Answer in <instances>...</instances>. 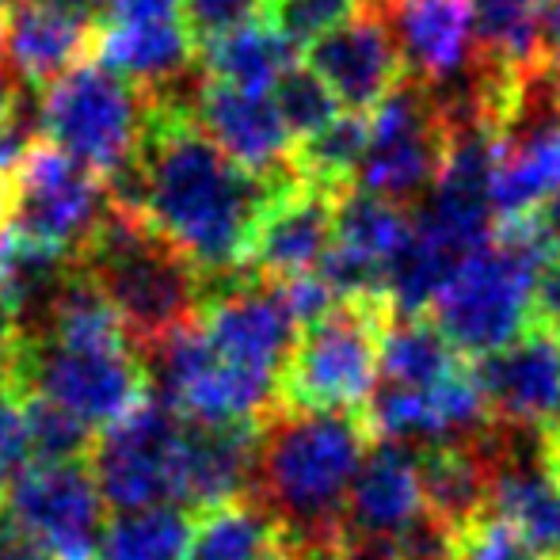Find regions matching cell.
<instances>
[{"instance_id": "37", "label": "cell", "mask_w": 560, "mask_h": 560, "mask_svg": "<svg viewBox=\"0 0 560 560\" xmlns=\"http://www.w3.org/2000/svg\"><path fill=\"white\" fill-rule=\"evenodd\" d=\"M104 23H153V20H176L179 0H104Z\"/></svg>"}, {"instance_id": "16", "label": "cell", "mask_w": 560, "mask_h": 560, "mask_svg": "<svg viewBox=\"0 0 560 560\" xmlns=\"http://www.w3.org/2000/svg\"><path fill=\"white\" fill-rule=\"evenodd\" d=\"M336 195L339 191L310 184L298 172L282 179L259 214L244 271L271 282L317 271L325 252L332 248Z\"/></svg>"}, {"instance_id": "27", "label": "cell", "mask_w": 560, "mask_h": 560, "mask_svg": "<svg viewBox=\"0 0 560 560\" xmlns=\"http://www.w3.org/2000/svg\"><path fill=\"white\" fill-rule=\"evenodd\" d=\"M195 515L179 503L115 511L100 534V560H187Z\"/></svg>"}, {"instance_id": "1", "label": "cell", "mask_w": 560, "mask_h": 560, "mask_svg": "<svg viewBox=\"0 0 560 560\" xmlns=\"http://www.w3.org/2000/svg\"><path fill=\"white\" fill-rule=\"evenodd\" d=\"M187 100L184 92L149 96L138 161L107 191L115 207L145 218L210 287L244 275L259 214L282 179H259L229 161L191 118Z\"/></svg>"}, {"instance_id": "18", "label": "cell", "mask_w": 560, "mask_h": 560, "mask_svg": "<svg viewBox=\"0 0 560 560\" xmlns=\"http://www.w3.org/2000/svg\"><path fill=\"white\" fill-rule=\"evenodd\" d=\"M389 27L408 77L428 89H446L469 73L472 4L469 0H366Z\"/></svg>"}, {"instance_id": "40", "label": "cell", "mask_w": 560, "mask_h": 560, "mask_svg": "<svg viewBox=\"0 0 560 560\" xmlns=\"http://www.w3.org/2000/svg\"><path fill=\"white\" fill-rule=\"evenodd\" d=\"M534 218H538V225L546 229V236H549V244L560 252V187L553 195H549L546 202H541L538 210H534Z\"/></svg>"}, {"instance_id": "34", "label": "cell", "mask_w": 560, "mask_h": 560, "mask_svg": "<svg viewBox=\"0 0 560 560\" xmlns=\"http://www.w3.org/2000/svg\"><path fill=\"white\" fill-rule=\"evenodd\" d=\"M179 15H184L195 43H210L225 31H236L267 15V0H179Z\"/></svg>"}, {"instance_id": "36", "label": "cell", "mask_w": 560, "mask_h": 560, "mask_svg": "<svg viewBox=\"0 0 560 560\" xmlns=\"http://www.w3.org/2000/svg\"><path fill=\"white\" fill-rule=\"evenodd\" d=\"M31 141L23 122V96L4 73H0V161H15Z\"/></svg>"}, {"instance_id": "21", "label": "cell", "mask_w": 560, "mask_h": 560, "mask_svg": "<svg viewBox=\"0 0 560 560\" xmlns=\"http://www.w3.org/2000/svg\"><path fill=\"white\" fill-rule=\"evenodd\" d=\"M195 35L184 15L153 23H104L96 20L92 54L115 77L138 84L149 96H176L184 92L195 69Z\"/></svg>"}, {"instance_id": "20", "label": "cell", "mask_w": 560, "mask_h": 560, "mask_svg": "<svg viewBox=\"0 0 560 560\" xmlns=\"http://www.w3.org/2000/svg\"><path fill=\"white\" fill-rule=\"evenodd\" d=\"M96 15L43 0H20L4 20V54L15 81L35 96L92 54Z\"/></svg>"}, {"instance_id": "32", "label": "cell", "mask_w": 560, "mask_h": 560, "mask_svg": "<svg viewBox=\"0 0 560 560\" xmlns=\"http://www.w3.org/2000/svg\"><path fill=\"white\" fill-rule=\"evenodd\" d=\"M450 560H549V557L541 549H534L515 526L480 511V515H472L469 523H462L450 534Z\"/></svg>"}, {"instance_id": "3", "label": "cell", "mask_w": 560, "mask_h": 560, "mask_svg": "<svg viewBox=\"0 0 560 560\" xmlns=\"http://www.w3.org/2000/svg\"><path fill=\"white\" fill-rule=\"evenodd\" d=\"M77 264L104 290L138 351L191 325L207 298V279L145 218L115 202Z\"/></svg>"}, {"instance_id": "35", "label": "cell", "mask_w": 560, "mask_h": 560, "mask_svg": "<svg viewBox=\"0 0 560 560\" xmlns=\"http://www.w3.org/2000/svg\"><path fill=\"white\" fill-rule=\"evenodd\" d=\"M530 325L560 336V252L553 248L530 282Z\"/></svg>"}, {"instance_id": "23", "label": "cell", "mask_w": 560, "mask_h": 560, "mask_svg": "<svg viewBox=\"0 0 560 560\" xmlns=\"http://www.w3.org/2000/svg\"><path fill=\"white\" fill-rule=\"evenodd\" d=\"M485 439L488 435L465 439V443L416 446L423 508H428V515L435 518V523H443L446 530H457L462 523H469L488 503L492 462H488Z\"/></svg>"}, {"instance_id": "39", "label": "cell", "mask_w": 560, "mask_h": 560, "mask_svg": "<svg viewBox=\"0 0 560 560\" xmlns=\"http://www.w3.org/2000/svg\"><path fill=\"white\" fill-rule=\"evenodd\" d=\"M20 347H23V328H20V317H15L12 302H8V298L0 294V370H8V374H12L15 354H20Z\"/></svg>"}, {"instance_id": "44", "label": "cell", "mask_w": 560, "mask_h": 560, "mask_svg": "<svg viewBox=\"0 0 560 560\" xmlns=\"http://www.w3.org/2000/svg\"><path fill=\"white\" fill-rule=\"evenodd\" d=\"M20 4V0H0V23L8 20V15H12V8Z\"/></svg>"}, {"instance_id": "31", "label": "cell", "mask_w": 560, "mask_h": 560, "mask_svg": "<svg viewBox=\"0 0 560 560\" xmlns=\"http://www.w3.org/2000/svg\"><path fill=\"white\" fill-rule=\"evenodd\" d=\"M271 100L279 107L282 122L294 138H310L313 130H320L325 122H332L339 115V100L332 96L325 81L313 73L310 66H294L275 81Z\"/></svg>"}, {"instance_id": "22", "label": "cell", "mask_w": 560, "mask_h": 560, "mask_svg": "<svg viewBox=\"0 0 560 560\" xmlns=\"http://www.w3.org/2000/svg\"><path fill=\"white\" fill-rule=\"evenodd\" d=\"M264 423H199L184 420L179 439L176 503L187 511L214 508L252 492L256 446Z\"/></svg>"}, {"instance_id": "2", "label": "cell", "mask_w": 560, "mask_h": 560, "mask_svg": "<svg viewBox=\"0 0 560 560\" xmlns=\"http://www.w3.org/2000/svg\"><path fill=\"white\" fill-rule=\"evenodd\" d=\"M374 443L359 412L275 408L259 428L252 500L294 546H343V511Z\"/></svg>"}, {"instance_id": "30", "label": "cell", "mask_w": 560, "mask_h": 560, "mask_svg": "<svg viewBox=\"0 0 560 560\" xmlns=\"http://www.w3.org/2000/svg\"><path fill=\"white\" fill-rule=\"evenodd\" d=\"M23 420H27L31 462H77V457H89L96 443V435L84 423H77L69 412L35 393H23Z\"/></svg>"}, {"instance_id": "42", "label": "cell", "mask_w": 560, "mask_h": 560, "mask_svg": "<svg viewBox=\"0 0 560 560\" xmlns=\"http://www.w3.org/2000/svg\"><path fill=\"white\" fill-rule=\"evenodd\" d=\"M43 4H58V8H69V12H96L104 0H43Z\"/></svg>"}, {"instance_id": "43", "label": "cell", "mask_w": 560, "mask_h": 560, "mask_svg": "<svg viewBox=\"0 0 560 560\" xmlns=\"http://www.w3.org/2000/svg\"><path fill=\"white\" fill-rule=\"evenodd\" d=\"M256 560H298V553H294V549L287 546V538H279V541H275L271 549H267L264 557H256Z\"/></svg>"}, {"instance_id": "4", "label": "cell", "mask_w": 560, "mask_h": 560, "mask_svg": "<svg viewBox=\"0 0 560 560\" xmlns=\"http://www.w3.org/2000/svg\"><path fill=\"white\" fill-rule=\"evenodd\" d=\"M553 252L534 214L500 218L480 248L450 271L428 317L443 328L457 354H480L511 343L530 328V282Z\"/></svg>"}, {"instance_id": "15", "label": "cell", "mask_w": 560, "mask_h": 560, "mask_svg": "<svg viewBox=\"0 0 560 560\" xmlns=\"http://www.w3.org/2000/svg\"><path fill=\"white\" fill-rule=\"evenodd\" d=\"M485 443L492 462L485 511L515 526L549 560H560V480L541 457V435L492 428Z\"/></svg>"}, {"instance_id": "46", "label": "cell", "mask_w": 560, "mask_h": 560, "mask_svg": "<svg viewBox=\"0 0 560 560\" xmlns=\"http://www.w3.org/2000/svg\"><path fill=\"white\" fill-rule=\"evenodd\" d=\"M0 54H4V27H0Z\"/></svg>"}, {"instance_id": "5", "label": "cell", "mask_w": 560, "mask_h": 560, "mask_svg": "<svg viewBox=\"0 0 560 560\" xmlns=\"http://www.w3.org/2000/svg\"><path fill=\"white\" fill-rule=\"evenodd\" d=\"M389 298H336L317 320L298 328L279 377V408L362 412L382 382V339Z\"/></svg>"}, {"instance_id": "8", "label": "cell", "mask_w": 560, "mask_h": 560, "mask_svg": "<svg viewBox=\"0 0 560 560\" xmlns=\"http://www.w3.org/2000/svg\"><path fill=\"white\" fill-rule=\"evenodd\" d=\"M112 214L107 179L46 138H31L8 168L4 225L81 259Z\"/></svg>"}, {"instance_id": "29", "label": "cell", "mask_w": 560, "mask_h": 560, "mask_svg": "<svg viewBox=\"0 0 560 560\" xmlns=\"http://www.w3.org/2000/svg\"><path fill=\"white\" fill-rule=\"evenodd\" d=\"M370 141V118L366 112H339L332 122L313 130L294 149V172L302 179L328 191H347L359 176L362 153Z\"/></svg>"}, {"instance_id": "12", "label": "cell", "mask_w": 560, "mask_h": 560, "mask_svg": "<svg viewBox=\"0 0 560 560\" xmlns=\"http://www.w3.org/2000/svg\"><path fill=\"white\" fill-rule=\"evenodd\" d=\"M359 416L370 439L405 446L465 443L492 431V416L469 366H457L443 382L416 385V389L377 382L374 397Z\"/></svg>"}, {"instance_id": "19", "label": "cell", "mask_w": 560, "mask_h": 560, "mask_svg": "<svg viewBox=\"0 0 560 560\" xmlns=\"http://www.w3.org/2000/svg\"><path fill=\"white\" fill-rule=\"evenodd\" d=\"M428 515L416 446L374 439L362 454L343 511V541H389Z\"/></svg>"}, {"instance_id": "38", "label": "cell", "mask_w": 560, "mask_h": 560, "mask_svg": "<svg viewBox=\"0 0 560 560\" xmlns=\"http://www.w3.org/2000/svg\"><path fill=\"white\" fill-rule=\"evenodd\" d=\"M0 560H58L35 534L0 511Z\"/></svg>"}, {"instance_id": "9", "label": "cell", "mask_w": 560, "mask_h": 560, "mask_svg": "<svg viewBox=\"0 0 560 560\" xmlns=\"http://www.w3.org/2000/svg\"><path fill=\"white\" fill-rule=\"evenodd\" d=\"M446 153V122L428 84L405 81L374 107L370 141L359 164V187L389 202H420L431 191Z\"/></svg>"}, {"instance_id": "6", "label": "cell", "mask_w": 560, "mask_h": 560, "mask_svg": "<svg viewBox=\"0 0 560 560\" xmlns=\"http://www.w3.org/2000/svg\"><path fill=\"white\" fill-rule=\"evenodd\" d=\"M35 96L38 138L66 149L107 184L130 172L145 138L149 92L115 77L100 61H81Z\"/></svg>"}, {"instance_id": "28", "label": "cell", "mask_w": 560, "mask_h": 560, "mask_svg": "<svg viewBox=\"0 0 560 560\" xmlns=\"http://www.w3.org/2000/svg\"><path fill=\"white\" fill-rule=\"evenodd\" d=\"M480 66L538 73V15L546 0H469Z\"/></svg>"}, {"instance_id": "13", "label": "cell", "mask_w": 560, "mask_h": 560, "mask_svg": "<svg viewBox=\"0 0 560 560\" xmlns=\"http://www.w3.org/2000/svg\"><path fill=\"white\" fill-rule=\"evenodd\" d=\"M472 377L495 428L546 435L560 423V336L523 328L511 343L480 354Z\"/></svg>"}, {"instance_id": "7", "label": "cell", "mask_w": 560, "mask_h": 560, "mask_svg": "<svg viewBox=\"0 0 560 560\" xmlns=\"http://www.w3.org/2000/svg\"><path fill=\"white\" fill-rule=\"evenodd\" d=\"M12 377L20 393L58 405L92 435L130 416L153 393L145 354L133 343L66 347L54 339H23Z\"/></svg>"}, {"instance_id": "11", "label": "cell", "mask_w": 560, "mask_h": 560, "mask_svg": "<svg viewBox=\"0 0 560 560\" xmlns=\"http://www.w3.org/2000/svg\"><path fill=\"white\" fill-rule=\"evenodd\" d=\"M8 515L23 523L58 560H92L107 523V503L89 469L77 462H31L8 480Z\"/></svg>"}, {"instance_id": "33", "label": "cell", "mask_w": 560, "mask_h": 560, "mask_svg": "<svg viewBox=\"0 0 560 560\" xmlns=\"http://www.w3.org/2000/svg\"><path fill=\"white\" fill-rule=\"evenodd\" d=\"M366 0H267V15L282 35H290L298 46L317 43L320 35L336 31L351 15H359Z\"/></svg>"}, {"instance_id": "24", "label": "cell", "mask_w": 560, "mask_h": 560, "mask_svg": "<svg viewBox=\"0 0 560 560\" xmlns=\"http://www.w3.org/2000/svg\"><path fill=\"white\" fill-rule=\"evenodd\" d=\"M298 50L302 46L282 35L271 15H259L244 27L202 43V73L210 81L233 84V89L267 92L287 69L298 66Z\"/></svg>"}, {"instance_id": "45", "label": "cell", "mask_w": 560, "mask_h": 560, "mask_svg": "<svg viewBox=\"0 0 560 560\" xmlns=\"http://www.w3.org/2000/svg\"><path fill=\"white\" fill-rule=\"evenodd\" d=\"M4 492H8V469L0 465V503H4Z\"/></svg>"}, {"instance_id": "17", "label": "cell", "mask_w": 560, "mask_h": 560, "mask_svg": "<svg viewBox=\"0 0 560 560\" xmlns=\"http://www.w3.org/2000/svg\"><path fill=\"white\" fill-rule=\"evenodd\" d=\"M305 58L347 112H374L408 77L389 27L370 4L305 46Z\"/></svg>"}, {"instance_id": "26", "label": "cell", "mask_w": 560, "mask_h": 560, "mask_svg": "<svg viewBox=\"0 0 560 560\" xmlns=\"http://www.w3.org/2000/svg\"><path fill=\"white\" fill-rule=\"evenodd\" d=\"M279 538V523L252 495H236L195 511L187 560H256Z\"/></svg>"}, {"instance_id": "41", "label": "cell", "mask_w": 560, "mask_h": 560, "mask_svg": "<svg viewBox=\"0 0 560 560\" xmlns=\"http://www.w3.org/2000/svg\"><path fill=\"white\" fill-rule=\"evenodd\" d=\"M541 457H546L549 472H553V477L560 480V423L541 435Z\"/></svg>"}, {"instance_id": "47", "label": "cell", "mask_w": 560, "mask_h": 560, "mask_svg": "<svg viewBox=\"0 0 560 560\" xmlns=\"http://www.w3.org/2000/svg\"><path fill=\"white\" fill-rule=\"evenodd\" d=\"M0 164H8V161H0Z\"/></svg>"}, {"instance_id": "25", "label": "cell", "mask_w": 560, "mask_h": 560, "mask_svg": "<svg viewBox=\"0 0 560 560\" xmlns=\"http://www.w3.org/2000/svg\"><path fill=\"white\" fill-rule=\"evenodd\" d=\"M465 366L457 347L428 313H393L382 339V382L385 385H435Z\"/></svg>"}, {"instance_id": "10", "label": "cell", "mask_w": 560, "mask_h": 560, "mask_svg": "<svg viewBox=\"0 0 560 560\" xmlns=\"http://www.w3.org/2000/svg\"><path fill=\"white\" fill-rule=\"evenodd\" d=\"M179 439H184V416L168 400L153 397L100 431L89 450V469L107 508L133 511L176 503Z\"/></svg>"}, {"instance_id": "14", "label": "cell", "mask_w": 560, "mask_h": 560, "mask_svg": "<svg viewBox=\"0 0 560 560\" xmlns=\"http://www.w3.org/2000/svg\"><path fill=\"white\" fill-rule=\"evenodd\" d=\"M191 118L210 141L259 179L294 176V133L287 130L279 107L267 92L233 89L222 81H202L187 100Z\"/></svg>"}]
</instances>
